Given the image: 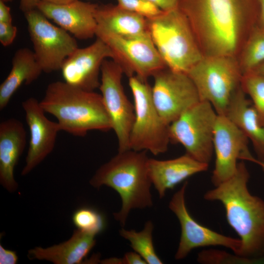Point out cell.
<instances>
[{
	"label": "cell",
	"mask_w": 264,
	"mask_h": 264,
	"mask_svg": "<svg viewBox=\"0 0 264 264\" xmlns=\"http://www.w3.org/2000/svg\"><path fill=\"white\" fill-rule=\"evenodd\" d=\"M146 152L132 149L118 152L97 170L89 181L95 188L105 185L118 193L122 206L113 215L122 226L132 210L151 207L153 204Z\"/></svg>",
	"instance_id": "cell-3"
},
{
	"label": "cell",
	"mask_w": 264,
	"mask_h": 264,
	"mask_svg": "<svg viewBox=\"0 0 264 264\" xmlns=\"http://www.w3.org/2000/svg\"><path fill=\"white\" fill-rule=\"evenodd\" d=\"M95 36L109 47L112 60L128 78L135 75L148 81L150 77L167 67L149 32L136 36H121L97 28Z\"/></svg>",
	"instance_id": "cell-9"
},
{
	"label": "cell",
	"mask_w": 264,
	"mask_h": 264,
	"mask_svg": "<svg viewBox=\"0 0 264 264\" xmlns=\"http://www.w3.org/2000/svg\"><path fill=\"white\" fill-rule=\"evenodd\" d=\"M18 260L15 251L4 248L0 245V264H15Z\"/></svg>",
	"instance_id": "cell-31"
},
{
	"label": "cell",
	"mask_w": 264,
	"mask_h": 264,
	"mask_svg": "<svg viewBox=\"0 0 264 264\" xmlns=\"http://www.w3.org/2000/svg\"><path fill=\"white\" fill-rule=\"evenodd\" d=\"M186 73L200 100L210 103L218 114L225 115L233 94L241 86L243 75L233 56L207 55Z\"/></svg>",
	"instance_id": "cell-6"
},
{
	"label": "cell",
	"mask_w": 264,
	"mask_h": 264,
	"mask_svg": "<svg viewBox=\"0 0 264 264\" xmlns=\"http://www.w3.org/2000/svg\"><path fill=\"white\" fill-rule=\"evenodd\" d=\"M178 8L187 18L198 44L207 55L233 56L242 21L259 22L257 0H180Z\"/></svg>",
	"instance_id": "cell-1"
},
{
	"label": "cell",
	"mask_w": 264,
	"mask_h": 264,
	"mask_svg": "<svg viewBox=\"0 0 264 264\" xmlns=\"http://www.w3.org/2000/svg\"><path fill=\"white\" fill-rule=\"evenodd\" d=\"M123 74L117 63L106 59L101 68L99 88L117 139L118 152L130 149V134L135 117L134 105L128 99L122 85Z\"/></svg>",
	"instance_id": "cell-11"
},
{
	"label": "cell",
	"mask_w": 264,
	"mask_h": 264,
	"mask_svg": "<svg viewBox=\"0 0 264 264\" xmlns=\"http://www.w3.org/2000/svg\"><path fill=\"white\" fill-rule=\"evenodd\" d=\"M208 164L198 161L185 153L177 158L168 160L150 158L148 171L152 184L160 198L167 190L188 177L208 168Z\"/></svg>",
	"instance_id": "cell-19"
},
{
	"label": "cell",
	"mask_w": 264,
	"mask_h": 264,
	"mask_svg": "<svg viewBox=\"0 0 264 264\" xmlns=\"http://www.w3.org/2000/svg\"><path fill=\"white\" fill-rule=\"evenodd\" d=\"M97 28L121 36H136L148 32L145 18L118 5H97L95 13Z\"/></svg>",
	"instance_id": "cell-23"
},
{
	"label": "cell",
	"mask_w": 264,
	"mask_h": 264,
	"mask_svg": "<svg viewBox=\"0 0 264 264\" xmlns=\"http://www.w3.org/2000/svg\"><path fill=\"white\" fill-rule=\"evenodd\" d=\"M154 225L150 220L147 221L143 230L137 232L134 230L122 228L119 231L121 237L128 240L133 250L138 253L148 264H162L157 256L153 242Z\"/></svg>",
	"instance_id": "cell-24"
},
{
	"label": "cell",
	"mask_w": 264,
	"mask_h": 264,
	"mask_svg": "<svg viewBox=\"0 0 264 264\" xmlns=\"http://www.w3.org/2000/svg\"><path fill=\"white\" fill-rule=\"evenodd\" d=\"M72 220L77 229L95 236L103 231L105 227L103 215L88 207L77 209L73 214Z\"/></svg>",
	"instance_id": "cell-27"
},
{
	"label": "cell",
	"mask_w": 264,
	"mask_h": 264,
	"mask_svg": "<svg viewBox=\"0 0 264 264\" xmlns=\"http://www.w3.org/2000/svg\"><path fill=\"white\" fill-rule=\"evenodd\" d=\"M43 72L34 51L27 47L18 49L12 60V68L0 85V110H3L22 84L30 85Z\"/></svg>",
	"instance_id": "cell-22"
},
{
	"label": "cell",
	"mask_w": 264,
	"mask_h": 264,
	"mask_svg": "<svg viewBox=\"0 0 264 264\" xmlns=\"http://www.w3.org/2000/svg\"><path fill=\"white\" fill-rule=\"evenodd\" d=\"M250 72H254L264 75V62L259 65Z\"/></svg>",
	"instance_id": "cell-39"
},
{
	"label": "cell",
	"mask_w": 264,
	"mask_h": 264,
	"mask_svg": "<svg viewBox=\"0 0 264 264\" xmlns=\"http://www.w3.org/2000/svg\"><path fill=\"white\" fill-rule=\"evenodd\" d=\"M55 4H66L77 0H40Z\"/></svg>",
	"instance_id": "cell-38"
},
{
	"label": "cell",
	"mask_w": 264,
	"mask_h": 264,
	"mask_svg": "<svg viewBox=\"0 0 264 264\" xmlns=\"http://www.w3.org/2000/svg\"><path fill=\"white\" fill-rule=\"evenodd\" d=\"M225 115L251 141L258 159L264 161V127L241 86L233 94Z\"/></svg>",
	"instance_id": "cell-21"
},
{
	"label": "cell",
	"mask_w": 264,
	"mask_h": 264,
	"mask_svg": "<svg viewBox=\"0 0 264 264\" xmlns=\"http://www.w3.org/2000/svg\"><path fill=\"white\" fill-rule=\"evenodd\" d=\"M249 139L226 115L218 114L213 137L216 155L211 181L215 186L236 173L238 159L254 162L256 158L249 150Z\"/></svg>",
	"instance_id": "cell-13"
},
{
	"label": "cell",
	"mask_w": 264,
	"mask_h": 264,
	"mask_svg": "<svg viewBox=\"0 0 264 264\" xmlns=\"http://www.w3.org/2000/svg\"><path fill=\"white\" fill-rule=\"evenodd\" d=\"M24 14L33 51L43 72L60 70L66 59L78 47L75 38L51 23L37 8Z\"/></svg>",
	"instance_id": "cell-10"
},
{
	"label": "cell",
	"mask_w": 264,
	"mask_h": 264,
	"mask_svg": "<svg viewBox=\"0 0 264 264\" xmlns=\"http://www.w3.org/2000/svg\"><path fill=\"white\" fill-rule=\"evenodd\" d=\"M40 0H21L20 9L24 13L36 8Z\"/></svg>",
	"instance_id": "cell-35"
},
{
	"label": "cell",
	"mask_w": 264,
	"mask_h": 264,
	"mask_svg": "<svg viewBox=\"0 0 264 264\" xmlns=\"http://www.w3.org/2000/svg\"><path fill=\"white\" fill-rule=\"evenodd\" d=\"M188 185L185 182L180 189L172 198L169 204L170 209L176 215L181 226V236L175 258H185L194 248L222 246L231 249L239 255L242 242L236 239L217 233L196 221L189 214L185 204V194Z\"/></svg>",
	"instance_id": "cell-14"
},
{
	"label": "cell",
	"mask_w": 264,
	"mask_h": 264,
	"mask_svg": "<svg viewBox=\"0 0 264 264\" xmlns=\"http://www.w3.org/2000/svg\"><path fill=\"white\" fill-rule=\"evenodd\" d=\"M124 264H147L145 260L136 252H128L123 257Z\"/></svg>",
	"instance_id": "cell-33"
},
{
	"label": "cell",
	"mask_w": 264,
	"mask_h": 264,
	"mask_svg": "<svg viewBox=\"0 0 264 264\" xmlns=\"http://www.w3.org/2000/svg\"><path fill=\"white\" fill-rule=\"evenodd\" d=\"M108 58H112L110 48L96 37L91 44L78 47L64 61L60 69L64 81L85 90L94 91L99 88L102 65Z\"/></svg>",
	"instance_id": "cell-15"
},
{
	"label": "cell",
	"mask_w": 264,
	"mask_h": 264,
	"mask_svg": "<svg viewBox=\"0 0 264 264\" xmlns=\"http://www.w3.org/2000/svg\"><path fill=\"white\" fill-rule=\"evenodd\" d=\"M2 0V1H3L5 3L8 2H11V1H13V0Z\"/></svg>",
	"instance_id": "cell-41"
},
{
	"label": "cell",
	"mask_w": 264,
	"mask_h": 264,
	"mask_svg": "<svg viewBox=\"0 0 264 264\" xmlns=\"http://www.w3.org/2000/svg\"><path fill=\"white\" fill-rule=\"evenodd\" d=\"M198 261L202 263H227V262H244L249 261L236 254L231 255L226 252L218 250H208L198 254Z\"/></svg>",
	"instance_id": "cell-29"
},
{
	"label": "cell",
	"mask_w": 264,
	"mask_h": 264,
	"mask_svg": "<svg viewBox=\"0 0 264 264\" xmlns=\"http://www.w3.org/2000/svg\"><path fill=\"white\" fill-rule=\"evenodd\" d=\"M129 85L135 114L130 134V149L149 151L154 155L165 153L171 142L170 125L163 120L154 104L152 86L148 81L135 75L129 77Z\"/></svg>",
	"instance_id": "cell-7"
},
{
	"label": "cell",
	"mask_w": 264,
	"mask_h": 264,
	"mask_svg": "<svg viewBox=\"0 0 264 264\" xmlns=\"http://www.w3.org/2000/svg\"><path fill=\"white\" fill-rule=\"evenodd\" d=\"M102 264H124L123 258H111L103 260L101 261Z\"/></svg>",
	"instance_id": "cell-37"
},
{
	"label": "cell",
	"mask_w": 264,
	"mask_h": 264,
	"mask_svg": "<svg viewBox=\"0 0 264 264\" xmlns=\"http://www.w3.org/2000/svg\"><path fill=\"white\" fill-rule=\"evenodd\" d=\"M259 7L258 24L264 28V0H257Z\"/></svg>",
	"instance_id": "cell-36"
},
{
	"label": "cell",
	"mask_w": 264,
	"mask_h": 264,
	"mask_svg": "<svg viewBox=\"0 0 264 264\" xmlns=\"http://www.w3.org/2000/svg\"><path fill=\"white\" fill-rule=\"evenodd\" d=\"M249 177L242 160L232 177L207 191L204 198L223 205L227 220L242 242L239 256L249 263L264 262V200L249 191Z\"/></svg>",
	"instance_id": "cell-2"
},
{
	"label": "cell",
	"mask_w": 264,
	"mask_h": 264,
	"mask_svg": "<svg viewBox=\"0 0 264 264\" xmlns=\"http://www.w3.org/2000/svg\"><path fill=\"white\" fill-rule=\"evenodd\" d=\"M217 116L210 103L200 101L170 124L171 142L181 144L186 154L209 164L214 153V132Z\"/></svg>",
	"instance_id": "cell-8"
},
{
	"label": "cell",
	"mask_w": 264,
	"mask_h": 264,
	"mask_svg": "<svg viewBox=\"0 0 264 264\" xmlns=\"http://www.w3.org/2000/svg\"><path fill=\"white\" fill-rule=\"evenodd\" d=\"M12 18L10 8L5 3L0 0V22H12Z\"/></svg>",
	"instance_id": "cell-34"
},
{
	"label": "cell",
	"mask_w": 264,
	"mask_h": 264,
	"mask_svg": "<svg viewBox=\"0 0 264 264\" xmlns=\"http://www.w3.org/2000/svg\"><path fill=\"white\" fill-rule=\"evenodd\" d=\"M241 86L251 98L259 122L264 127V75L254 72L245 73Z\"/></svg>",
	"instance_id": "cell-26"
},
{
	"label": "cell",
	"mask_w": 264,
	"mask_h": 264,
	"mask_svg": "<svg viewBox=\"0 0 264 264\" xmlns=\"http://www.w3.org/2000/svg\"><path fill=\"white\" fill-rule=\"evenodd\" d=\"M116 0L117 5L121 7L147 19L155 17L163 11L149 0Z\"/></svg>",
	"instance_id": "cell-28"
},
{
	"label": "cell",
	"mask_w": 264,
	"mask_h": 264,
	"mask_svg": "<svg viewBox=\"0 0 264 264\" xmlns=\"http://www.w3.org/2000/svg\"><path fill=\"white\" fill-rule=\"evenodd\" d=\"M95 237L77 229L68 240L46 248L35 247L28 251V256L55 264H81L95 245Z\"/></svg>",
	"instance_id": "cell-20"
},
{
	"label": "cell",
	"mask_w": 264,
	"mask_h": 264,
	"mask_svg": "<svg viewBox=\"0 0 264 264\" xmlns=\"http://www.w3.org/2000/svg\"><path fill=\"white\" fill-rule=\"evenodd\" d=\"M254 163H255L258 164L262 168L263 171L264 172V161H261L256 158Z\"/></svg>",
	"instance_id": "cell-40"
},
{
	"label": "cell",
	"mask_w": 264,
	"mask_h": 264,
	"mask_svg": "<svg viewBox=\"0 0 264 264\" xmlns=\"http://www.w3.org/2000/svg\"><path fill=\"white\" fill-rule=\"evenodd\" d=\"M26 132L22 122L11 118L0 123V183L9 192L18 184L14 169L26 144Z\"/></svg>",
	"instance_id": "cell-18"
},
{
	"label": "cell",
	"mask_w": 264,
	"mask_h": 264,
	"mask_svg": "<svg viewBox=\"0 0 264 264\" xmlns=\"http://www.w3.org/2000/svg\"><path fill=\"white\" fill-rule=\"evenodd\" d=\"M147 21L150 37L168 68L187 73L203 57L189 22L179 8Z\"/></svg>",
	"instance_id": "cell-5"
},
{
	"label": "cell",
	"mask_w": 264,
	"mask_h": 264,
	"mask_svg": "<svg viewBox=\"0 0 264 264\" xmlns=\"http://www.w3.org/2000/svg\"><path fill=\"white\" fill-rule=\"evenodd\" d=\"M17 28L12 22H0V42L4 46L10 45L17 35Z\"/></svg>",
	"instance_id": "cell-30"
},
{
	"label": "cell",
	"mask_w": 264,
	"mask_h": 264,
	"mask_svg": "<svg viewBox=\"0 0 264 264\" xmlns=\"http://www.w3.org/2000/svg\"><path fill=\"white\" fill-rule=\"evenodd\" d=\"M97 4L79 0L66 4H55L40 0L36 8L47 19L80 40L95 36Z\"/></svg>",
	"instance_id": "cell-17"
},
{
	"label": "cell",
	"mask_w": 264,
	"mask_h": 264,
	"mask_svg": "<svg viewBox=\"0 0 264 264\" xmlns=\"http://www.w3.org/2000/svg\"><path fill=\"white\" fill-rule=\"evenodd\" d=\"M264 62V28L256 25L249 34L240 65L242 74Z\"/></svg>",
	"instance_id": "cell-25"
},
{
	"label": "cell",
	"mask_w": 264,
	"mask_h": 264,
	"mask_svg": "<svg viewBox=\"0 0 264 264\" xmlns=\"http://www.w3.org/2000/svg\"><path fill=\"white\" fill-rule=\"evenodd\" d=\"M25 119L30 132L25 163L21 174L25 176L39 165L53 151L58 132V122L48 119L40 101L30 97L22 102Z\"/></svg>",
	"instance_id": "cell-16"
},
{
	"label": "cell",
	"mask_w": 264,
	"mask_h": 264,
	"mask_svg": "<svg viewBox=\"0 0 264 264\" xmlns=\"http://www.w3.org/2000/svg\"><path fill=\"white\" fill-rule=\"evenodd\" d=\"M152 96L154 104L168 125L187 109L199 102L197 90L186 73L166 67L153 76Z\"/></svg>",
	"instance_id": "cell-12"
},
{
	"label": "cell",
	"mask_w": 264,
	"mask_h": 264,
	"mask_svg": "<svg viewBox=\"0 0 264 264\" xmlns=\"http://www.w3.org/2000/svg\"><path fill=\"white\" fill-rule=\"evenodd\" d=\"M162 11H167L178 8L180 0H149Z\"/></svg>",
	"instance_id": "cell-32"
},
{
	"label": "cell",
	"mask_w": 264,
	"mask_h": 264,
	"mask_svg": "<svg viewBox=\"0 0 264 264\" xmlns=\"http://www.w3.org/2000/svg\"><path fill=\"white\" fill-rule=\"evenodd\" d=\"M40 105L53 115L61 131L84 137L90 131L107 132L111 124L101 94L57 81L47 86Z\"/></svg>",
	"instance_id": "cell-4"
}]
</instances>
